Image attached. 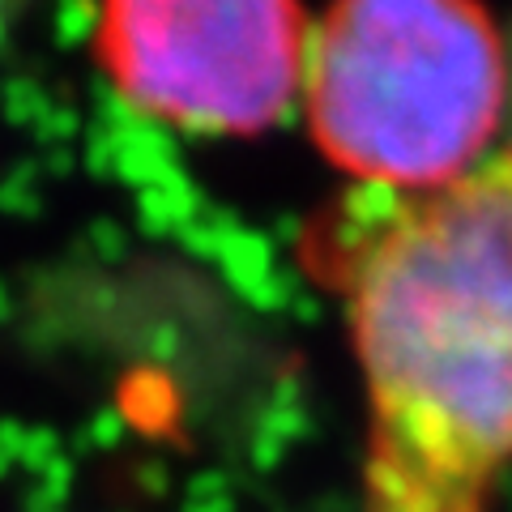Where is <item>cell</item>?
Instances as JSON below:
<instances>
[{
    "label": "cell",
    "instance_id": "cell-1",
    "mask_svg": "<svg viewBox=\"0 0 512 512\" xmlns=\"http://www.w3.org/2000/svg\"><path fill=\"white\" fill-rule=\"evenodd\" d=\"M359 363L363 512H491L512 470V146L427 192H367L329 239Z\"/></svg>",
    "mask_w": 512,
    "mask_h": 512
},
{
    "label": "cell",
    "instance_id": "cell-2",
    "mask_svg": "<svg viewBox=\"0 0 512 512\" xmlns=\"http://www.w3.org/2000/svg\"><path fill=\"white\" fill-rule=\"evenodd\" d=\"M508 90V47L483 0H329L299 107L333 167L397 197L483 167Z\"/></svg>",
    "mask_w": 512,
    "mask_h": 512
},
{
    "label": "cell",
    "instance_id": "cell-3",
    "mask_svg": "<svg viewBox=\"0 0 512 512\" xmlns=\"http://www.w3.org/2000/svg\"><path fill=\"white\" fill-rule=\"evenodd\" d=\"M312 22L299 0H94V56L141 120L256 137L291 116Z\"/></svg>",
    "mask_w": 512,
    "mask_h": 512
}]
</instances>
